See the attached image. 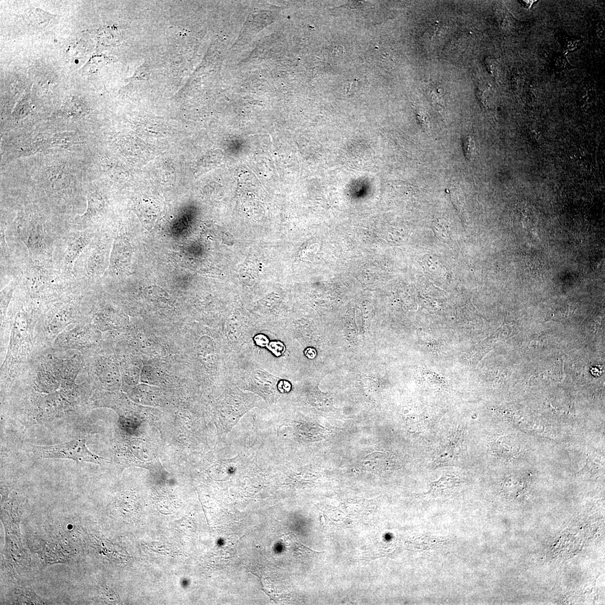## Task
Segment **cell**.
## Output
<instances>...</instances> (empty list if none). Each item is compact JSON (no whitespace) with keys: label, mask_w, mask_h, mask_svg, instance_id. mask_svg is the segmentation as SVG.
Listing matches in <instances>:
<instances>
[{"label":"cell","mask_w":605,"mask_h":605,"mask_svg":"<svg viewBox=\"0 0 605 605\" xmlns=\"http://www.w3.org/2000/svg\"><path fill=\"white\" fill-rule=\"evenodd\" d=\"M33 540L31 550L38 555L43 568L55 564L74 563L81 552L82 545L78 540L60 531L47 533Z\"/></svg>","instance_id":"obj_1"},{"label":"cell","mask_w":605,"mask_h":605,"mask_svg":"<svg viewBox=\"0 0 605 605\" xmlns=\"http://www.w3.org/2000/svg\"><path fill=\"white\" fill-rule=\"evenodd\" d=\"M34 454L42 459H63L77 462L98 463L100 458L86 447V440L81 439L51 446H34Z\"/></svg>","instance_id":"obj_2"},{"label":"cell","mask_w":605,"mask_h":605,"mask_svg":"<svg viewBox=\"0 0 605 605\" xmlns=\"http://www.w3.org/2000/svg\"><path fill=\"white\" fill-rule=\"evenodd\" d=\"M17 233L28 249L42 246L43 230L39 220L26 210L19 212L16 224Z\"/></svg>","instance_id":"obj_3"},{"label":"cell","mask_w":605,"mask_h":605,"mask_svg":"<svg viewBox=\"0 0 605 605\" xmlns=\"http://www.w3.org/2000/svg\"><path fill=\"white\" fill-rule=\"evenodd\" d=\"M10 604L12 605H46L47 600L39 596L33 589L28 585H21L14 588L9 593Z\"/></svg>","instance_id":"obj_4"},{"label":"cell","mask_w":605,"mask_h":605,"mask_svg":"<svg viewBox=\"0 0 605 605\" xmlns=\"http://www.w3.org/2000/svg\"><path fill=\"white\" fill-rule=\"evenodd\" d=\"M90 241L88 235L79 233L72 236L67 240L65 258L69 263L74 262Z\"/></svg>","instance_id":"obj_5"},{"label":"cell","mask_w":605,"mask_h":605,"mask_svg":"<svg viewBox=\"0 0 605 605\" xmlns=\"http://www.w3.org/2000/svg\"><path fill=\"white\" fill-rule=\"evenodd\" d=\"M458 482L454 477H443L438 482L431 484L430 492L434 497L450 495L454 490Z\"/></svg>","instance_id":"obj_6"},{"label":"cell","mask_w":605,"mask_h":605,"mask_svg":"<svg viewBox=\"0 0 605 605\" xmlns=\"http://www.w3.org/2000/svg\"><path fill=\"white\" fill-rule=\"evenodd\" d=\"M26 13V20L31 27L35 28H42L50 23L53 17L50 14L40 9H30Z\"/></svg>","instance_id":"obj_7"},{"label":"cell","mask_w":605,"mask_h":605,"mask_svg":"<svg viewBox=\"0 0 605 605\" xmlns=\"http://www.w3.org/2000/svg\"><path fill=\"white\" fill-rule=\"evenodd\" d=\"M87 206L83 218L89 219L101 211L103 207L102 199L97 192H91L87 196Z\"/></svg>","instance_id":"obj_8"},{"label":"cell","mask_w":605,"mask_h":605,"mask_svg":"<svg viewBox=\"0 0 605 605\" xmlns=\"http://www.w3.org/2000/svg\"><path fill=\"white\" fill-rule=\"evenodd\" d=\"M87 108L79 100L73 99L67 102L64 107V112L69 117H80L86 113Z\"/></svg>","instance_id":"obj_9"},{"label":"cell","mask_w":605,"mask_h":605,"mask_svg":"<svg viewBox=\"0 0 605 605\" xmlns=\"http://www.w3.org/2000/svg\"><path fill=\"white\" fill-rule=\"evenodd\" d=\"M514 449L515 448L513 446V443L507 437L499 439L494 446L496 454L504 459L510 458L514 454Z\"/></svg>","instance_id":"obj_10"},{"label":"cell","mask_w":605,"mask_h":605,"mask_svg":"<svg viewBox=\"0 0 605 605\" xmlns=\"http://www.w3.org/2000/svg\"><path fill=\"white\" fill-rule=\"evenodd\" d=\"M49 183L55 190H61L65 187L68 177L65 172L61 170L52 171L49 175Z\"/></svg>","instance_id":"obj_11"},{"label":"cell","mask_w":605,"mask_h":605,"mask_svg":"<svg viewBox=\"0 0 605 605\" xmlns=\"http://www.w3.org/2000/svg\"><path fill=\"white\" fill-rule=\"evenodd\" d=\"M462 147L464 156L468 161L474 160L476 153L475 143L474 138L469 135L462 138Z\"/></svg>","instance_id":"obj_12"},{"label":"cell","mask_w":605,"mask_h":605,"mask_svg":"<svg viewBox=\"0 0 605 605\" xmlns=\"http://www.w3.org/2000/svg\"><path fill=\"white\" fill-rule=\"evenodd\" d=\"M267 348L276 356H279L283 354L286 347L280 342H273L268 344Z\"/></svg>","instance_id":"obj_13"},{"label":"cell","mask_w":605,"mask_h":605,"mask_svg":"<svg viewBox=\"0 0 605 605\" xmlns=\"http://www.w3.org/2000/svg\"><path fill=\"white\" fill-rule=\"evenodd\" d=\"M29 108L27 103L19 104L15 111V117L21 118L25 117L29 113Z\"/></svg>","instance_id":"obj_14"},{"label":"cell","mask_w":605,"mask_h":605,"mask_svg":"<svg viewBox=\"0 0 605 605\" xmlns=\"http://www.w3.org/2000/svg\"><path fill=\"white\" fill-rule=\"evenodd\" d=\"M430 91L431 92H430V95L432 96V97H431L432 101L436 104V105H440V106H441L443 103L442 101L443 97L442 92H441L442 90L438 89L437 88H435V89H432V90H430Z\"/></svg>","instance_id":"obj_15"},{"label":"cell","mask_w":605,"mask_h":605,"mask_svg":"<svg viewBox=\"0 0 605 605\" xmlns=\"http://www.w3.org/2000/svg\"><path fill=\"white\" fill-rule=\"evenodd\" d=\"M554 64L557 69L564 70L568 67V61L563 56H558L554 59Z\"/></svg>","instance_id":"obj_16"},{"label":"cell","mask_w":605,"mask_h":605,"mask_svg":"<svg viewBox=\"0 0 605 605\" xmlns=\"http://www.w3.org/2000/svg\"><path fill=\"white\" fill-rule=\"evenodd\" d=\"M579 41L576 39L567 38L564 41V49L567 51H572L576 49L578 46Z\"/></svg>","instance_id":"obj_17"},{"label":"cell","mask_w":605,"mask_h":605,"mask_svg":"<svg viewBox=\"0 0 605 605\" xmlns=\"http://www.w3.org/2000/svg\"><path fill=\"white\" fill-rule=\"evenodd\" d=\"M255 342L258 346L264 347L267 346L269 344V340L265 335L259 334L256 335L254 338Z\"/></svg>","instance_id":"obj_18"},{"label":"cell","mask_w":605,"mask_h":605,"mask_svg":"<svg viewBox=\"0 0 605 605\" xmlns=\"http://www.w3.org/2000/svg\"><path fill=\"white\" fill-rule=\"evenodd\" d=\"M279 388L280 390H282L283 392H288L290 390V384L286 380H283L279 383Z\"/></svg>","instance_id":"obj_19"},{"label":"cell","mask_w":605,"mask_h":605,"mask_svg":"<svg viewBox=\"0 0 605 605\" xmlns=\"http://www.w3.org/2000/svg\"><path fill=\"white\" fill-rule=\"evenodd\" d=\"M305 354L308 358L312 359L315 358L316 352L314 348H308L305 352Z\"/></svg>","instance_id":"obj_20"},{"label":"cell","mask_w":605,"mask_h":605,"mask_svg":"<svg viewBox=\"0 0 605 605\" xmlns=\"http://www.w3.org/2000/svg\"><path fill=\"white\" fill-rule=\"evenodd\" d=\"M522 2L523 6L528 9V8L532 7L533 4H534L536 1H532V0H531H531H527V1H522Z\"/></svg>","instance_id":"obj_21"}]
</instances>
